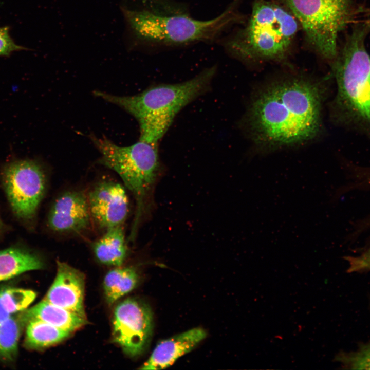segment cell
Segmentation results:
<instances>
[{
	"instance_id": "cell-15",
	"label": "cell",
	"mask_w": 370,
	"mask_h": 370,
	"mask_svg": "<svg viewBox=\"0 0 370 370\" xmlns=\"http://www.w3.org/2000/svg\"><path fill=\"white\" fill-rule=\"evenodd\" d=\"M26 324L37 319L70 332L79 329L87 321L86 317L43 300L31 308L21 311Z\"/></svg>"
},
{
	"instance_id": "cell-4",
	"label": "cell",
	"mask_w": 370,
	"mask_h": 370,
	"mask_svg": "<svg viewBox=\"0 0 370 370\" xmlns=\"http://www.w3.org/2000/svg\"><path fill=\"white\" fill-rule=\"evenodd\" d=\"M299 26L282 5L273 0H256L246 25L219 41L239 60L280 61L289 53Z\"/></svg>"
},
{
	"instance_id": "cell-10",
	"label": "cell",
	"mask_w": 370,
	"mask_h": 370,
	"mask_svg": "<svg viewBox=\"0 0 370 370\" xmlns=\"http://www.w3.org/2000/svg\"><path fill=\"white\" fill-rule=\"evenodd\" d=\"M92 221L100 228L122 225L128 212V200L124 187L109 180L98 182L87 194Z\"/></svg>"
},
{
	"instance_id": "cell-19",
	"label": "cell",
	"mask_w": 370,
	"mask_h": 370,
	"mask_svg": "<svg viewBox=\"0 0 370 370\" xmlns=\"http://www.w3.org/2000/svg\"><path fill=\"white\" fill-rule=\"evenodd\" d=\"M35 297V293L30 290L0 287V323L25 310Z\"/></svg>"
},
{
	"instance_id": "cell-13",
	"label": "cell",
	"mask_w": 370,
	"mask_h": 370,
	"mask_svg": "<svg viewBox=\"0 0 370 370\" xmlns=\"http://www.w3.org/2000/svg\"><path fill=\"white\" fill-rule=\"evenodd\" d=\"M201 328H194L160 342L140 368L161 369L171 366L180 357L191 351L206 337Z\"/></svg>"
},
{
	"instance_id": "cell-8",
	"label": "cell",
	"mask_w": 370,
	"mask_h": 370,
	"mask_svg": "<svg viewBox=\"0 0 370 370\" xmlns=\"http://www.w3.org/2000/svg\"><path fill=\"white\" fill-rule=\"evenodd\" d=\"M0 176L13 214L26 228H32L46 189L43 165L35 159L14 158L2 165Z\"/></svg>"
},
{
	"instance_id": "cell-1",
	"label": "cell",
	"mask_w": 370,
	"mask_h": 370,
	"mask_svg": "<svg viewBox=\"0 0 370 370\" xmlns=\"http://www.w3.org/2000/svg\"><path fill=\"white\" fill-rule=\"evenodd\" d=\"M323 90L318 82L291 78L264 88L252 101L247 126L259 146L275 149L314 138L321 127Z\"/></svg>"
},
{
	"instance_id": "cell-18",
	"label": "cell",
	"mask_w": 370,
	"mask_h": 370,
	"mask_svg": "<svg viewBox=\"0 0 370 370\" xmlns=\"http://www.w3.org/2000/svg\"><path fill=\"white\" fill-rule=\"evenodd\" d=\"M117 267L106 273L103 281L106 299L110 304L132 290L138 280L134 269Z\"/></svg>"
},
{
	"instance_id": "cell-16",
	"label": "cell",
	"mask_w": 370,
	"mask_h": 370,
	"mask_svg": "<svg viewBox=\"0 0 370 370\" xmlns=\"http://www.w3.org/2000/svg\"><path fill=\"white\" fill-rule=\"evenodd\" d=\"M92 249L100 263L120 267L127 254V245L122 225L106 229L104 234L94 243Z\"/></svg>"
},
{
	"instance_id": "cell-11",
	"label": "cell",
	"mask_w": 370,
	"mask_h": 370,
	"mask_svg": "<svg viewBox=\"0 0 370 370\" xmlns=\"http://www.w3.org/2000/svg\"><path fill=\"white\" fill-rule=\"evenodd\" d=\"M92 221L87 194L70 190L60 195L48 212L47 224L53 232L78 234L87 229Z\"/></svg>"
},
{
	"instance_id": "cell-3",
	"label": "cell",
	"mask_w": 370,
	"mask_h": 370,
	"mask_svg": "<svg viewBox=\"0 0 370 370\" xmlns=\"http://www.w3.org/2000/svg\"><path fill=\"white\" fill-rule=\"evenodd\" d=\"M216 71V66H213L184 82L153 85L133 96H118L101 91L94 94L135 117L139 125V140L158 145L177 114L210 90Z\"/></svg>"
},
{
	"instance_id": "cell-21",
	"label": "cell",
	"mask_w": 370,
	"mask_h": 370,
	"mask_svg": "<svg viewBox=\"0 0 370 370\" xmlns=\"http://www.w3.org/2000/svg\"><path fill=\"white\" fill-rule=\"evenodd\" d=\"M336 359L348 369H370V343L361 345L355 351L339 354Z\"/></svg>"
},
{
	"instance_id": "cell-20",
	"label": "cell",
	"mask_w": 370,
	"mask_h": 370,
	"mask_svg": "<svg viewBox=\"0 0 370 370\" xmlns=\"http://www.w3.org/2000/svg\"><path fill=\"white\" fill-rule=\"evenodd\" d=\"M25 324L21 313L0 323V358L12 361L16 357L19 339Z\"/></svg>"
},
{
	"instance_id": "cell-25",
	"label": "cell",
	"mask_w": 370,
	"mask_h": 370,
	"mask_svg": "<svg viewBox=\"0 0 370 370\" xmlns=\"http://www.w3.org/2000/svg\"><path fill=\"white\" fill-rule=\"evenodd\" d=\"M7 230V227L2 221L0 216V237L4 234Z\"/></svg>"
},
{
	"instance_id": "cell-17",
	"label": "cell",
	"mask_w": 370,
	"mask_h": 370,
	"mask_svg": "<svg viewBox=\"0 0 370 370\" xmlns=\"http://www.w3.org/2000/svg\"><path fill=\"white\" fill-rule=\"evenodd\" d=\"M27 325L25 344L31 348H42L57 344L71 333L37 319L30 320Z\"/></svg>"
},
{
	"instance_id": "cell-5",
	"label": "cell",
	"mask_w": 370,
	"mask_h": 370,
	"mask_svg": "<svg viewBox=\"0 0 370 370\" xmlns=\"http://www.w3.org/2000/svg\"><path fill=\"white\" fill-rule=\"evenodd\" d=\"M89 138L101 154L98 163L115 172L134 196L136 212L130 236L133 240L158 173V145L139 140L120 146L105 137Z\"/></svg>"
},
{
	"instance_id": "cell-7",
	"label": "cell",
	"mask_w": 370,
	"mask_h": 370,
	"mask_svg": "<svg viewBox=\"0 0 370 370\" xmlns=\"http://www.w3.org/2000/svg\"><path fill=\"white\" fill-rule=\"evenodd\" d=\"M370 26L357 22L332 61L341 102L370 121V56L365 40Z\"/></svg>"
},
{
	"instance_id": "cell-12",
	"label": "cell",
	"mask_w": 370,
	"mask_h": 370,
	"mask_svg": "<svg viewBox=\"0 0 370 370\" xmlns=\"http://www.w3.org/2000/svg\"><path fill=\"white\" fill-rule=\"evenodd\" d=\"M56 277L45 300L86 317L84 308V277L66 263L58 261Z\"/></svg>"
},
{
	"instance_id": "cell-9",
	"label": "cell",
	"mask_w": 370,
	"mask_h": 370,
	"mask_svg": "<svg viewBox=\"0 0 370 370\" xmlns=\"http://www.w3.org/2000/svg\"><path fill=\"white\" fill-rule=\"evenodd\" d=\"M152 322V312L147 305L127 299L115 309L113 339L127 355L132 357L139 355L150 341Z\"/></svg>"
},
{
	"instance_id": "cell-22",
	"label": "cell",
	"mask_w": 370,
	"mask_h": 370,
	"mask_svg": "<svg viewBox=\"0 0 370 370\" xmlns=\"http://www.w3.org/2000/svg\"><path fill=\"white\" fill-rule=\"evenodd\" d=\"M28 48L17 44L10 34L9 26L0 27V57H8L13 52Z\"/></svg>"
},
{
	"instance_id": "cell-24",
	"label": "cell",
	"mask_w": 370,
	"mask_h": 370,
	"mask_svg": "<svg viewBox=\"0 0 370 370\" xmlns=\"http://www.w3.org/2000/svg\"><path fill=\"white\" fill-rule=\"evenodd\" d=\"M361 11L366 13V18L363 21L370 26V9H364L362 8Z\"/></svg>"
},
{
	"instance_id": "cell-2",
	"label": "cell",
	"mask_w": 370,
	"mask_h": 370,
	"mask_svg": "<svg viewBox=\"0 0 370 370\" xmlns=\"http://www.w3.org/2000/svg\"><path fill=\"white\" fill-rule=\"evenodd\" d=\"M239 2L233 0L219 15L207 20L195 19L188 12L165 14L143 8L122 10L132 46L170 48L219 41L227 29L242 21Z\"/></svg>"
},
{
	"instance_id": "cell-6",
	"label": "cell",
	"mask_w": 370,
	"mask_h": 370,
	"mask_svg": "<svg viewBox=\"0 0 370 370\" xmlns=\"http://www.w3.org/2000/svg\"><path fill=\"white\" fill-rule=\"evenodd\" d=\"M287 9L303 29L308 45L322 58H336L339 33L355 22L361 8L353 0H273Z\"/></svg>"
},
{
	"instance_id": "cell-23",
	"label": "cell",
	"mask_w": 370,
	"mask_h": 370,
	"mask_svg": "<svg viewBox=\"0 0 370 370\" xmlns=\"http://www.w3.org/2000/svg\"><path fill=\"white\" fill-rule=\"evenodd\" d=\"M349 273L370 271V249L357 256H346Z\"/></svg>"
},
{
	"instance_id": "cell-14",
	"label": "cell",
	"mask_w": 370,
	"mask_h": 370,
	"mask_svg": "<svg viewBox=\"0 0 370 370\" xmlns=\"http://www.w3.org/2000/svg\"><path fill=\"white\" fill-rule=\"evenodd\" d=\"M43 267L44 262L41 257L22 245H15L0 250V282Z\"/></svg>"
}]
</instances>
